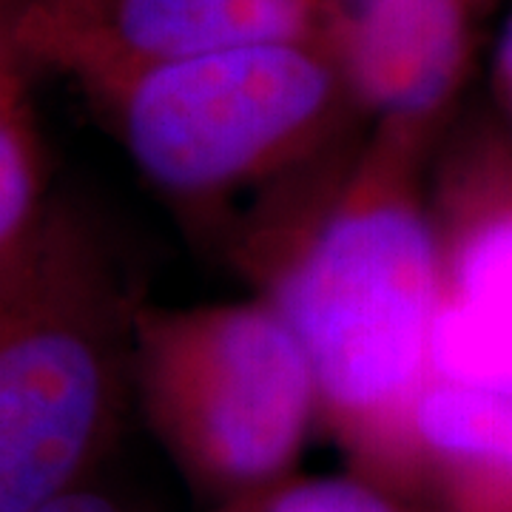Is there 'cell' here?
<instances>
[{
    "label": "cell",
    "instance_id": "obj_1",
    "mask_svg": "<svg viewBox=\"0 0 512 512\" xmlns=\"http://www.w3.org/2000/svg\"><path fill=\"white\" fill-rule=\"evenodd\" d=\"M433 128L373 123L279 185L239 256L291 325L319 416L356 473L410 495L413 416L433 382L441 254L424 163Z\"/></svg>",
    "mask_w": 512,
    "mask_h": 512
},
{
    "label": "cell",
    "instance_id": "obj_2",
    "mask_svg": "<svg viewBox=\"0 0 512 512\" xmlns=\"http://www.w3.org/2000/svg\"><path fill=\"white\" fill-rule=\"evenodd\" d=\"M143 308L89 214L52 202L0 276V512H37L89 484L134 399Z\"/></svg>",
    "mask_w": 512,
    "mask_h": 512
},
{
    "label": "cell",
    "instance_id": "obj_3",
    "mask_svg": "<svg viewBox=\"0 0 512 512\" xmlns=\"http://www.w3.org/2000/svg\"><path fill=\"white\" fill-rule=\"evenodd\" d=\"M163 197L274 191L339 148L359 103L328 40H276L128 74L86 94Z\"/></svg>",
    "mask_w": 512,
    "mask_h": 512
},
{
    "label": "cell",
    "instance_id": "obj_4",
    "mask_svg": "<svg viewBox=\"0 0 512 512\" xmlns=\"http://www.w3.org/2000/svg\"><path fill=\"white\" fill-rule=\"evenodd\" d=\"M131 370L134 399L165 453L222 504L291 478L322 427L308 353L262 296L143 305Z\"/></svg>",
    "mask_w": 512,
    "mask_h": 512
},
{
    "label": "cell",
    "instance_id": "obj_5",
    "mask_svg": "<svg viewBox=\"0 0 512 512\" xmlns=\"http://www.w3.org/2000/svg\"><path fill=\"white\" fill-rule=\"evenodd\" d=\"M325 29L328 0H23L9 18L23 66L52 69L86 94L211 52L325 40Z\"/></svg>",
    "mask_w": 512,
    "mask_h": 512
},
{
    "label": "cell",
    "instance_id": "obj_6",
    "mask_svg": "<svg viewBox=\"0 0 512 512\" xmlns=\"http://www.w3.org/2000/svg\"><path fill=\"white\" fill-rule=\"evenodd\" d=\"M430 211L441 254L433 379L512 396V148L487 128L461 137Z\"/></svg>",
    "mask_w": 512,
    "mask_h": 512
},
{
    "label": "cell",
    "instance_id": "obj_7",
    "mask_svg": "<svg viewBox=\"0 0 512 512\" xmlns=\"http://www.w3.org/2000/svg\"><path fill=\"white\" fill-rule=\"evenodd\" d=\"M495 0H328L325 40L373 123L439 131Z\"/></svg>",
    "mask_w": 512,
    "mask_h": 512
},
{
    "label": "cell",
    "instance_id": "obj_8",
    "mask_svg": "<svg viewBox=\"0 0 512 512\" xmlns=\"http://www.w3.org/2000/svg\"><path fill=\"white\" fill-rule=\"evenodd\" d=\"M410 495L436 512H512V396L427 384L413 416Z\"/></svg>",
    "mask_w": 512,
    "mask_h": 512
},
{
    "label": "cell",
    "instance_id": "obj_9",
    "mask_svg": "<svg viewBox=\"0 0 512 512\" xmlns=\"http://www.w3.org/2000/svg\"><path fill=\"white\" fill-rule=\"evenodd\" d=\"M52 202L26 92L0 97V276L29 248Z\"/></svg>",
    "mask_w": 512,
    "mask_h": 512
},
{
    "label": "cell",
    "instance_id": "obj_10",
    "mask_svg": "<svg viewBox=\"0 0 512 512\" xmlns=\"http://www.w3.org/2000/svg\"><path fill=\"white\" fill-rule=\"evenodd\" d=\"M254 512H436L413 495L382 481L350 476H291L256 495H245Z\"/></svg>",
    "mask_w": 512,
    "mask_h": 512
},
{
    "label": "cell",
    "instance_id": "obj_11",
    "mask_svg": "<svg viewBox=\"0 0 512 512\" xmlns=\"http://www.w3.org/2000/svg\"><path fill=\"white\" fill-rule=\"evenodd\" d=\"M37 512H137L131 504H128L126 498H120L117 493H111L106 487H100V484H83V487H77L72 493L60 495L57 501L52 504H46L43 510Z\"/></svg>",
    "mask_w": 512,
    "mask_h": 512
},
{
    "label": "cell",
    "instance_id": "obj_12",
    "mask_svg": "<svg viewBox=\"0 0 512 512\" xmlns=\"http://www.w3.org/2000/svg\"><path fill=\"white\" fill-rule=\"evenodd\" d=\"M15 92H26V86H23V63L15 55V46L9 40V23L0 15V97Z\"/></svg>",
    "mask_w": 512,
    "mask_h": 512
},
{
    "label": "cell",
    "instance_id": "obj_13",
    "mask_svg": "<svg viewBox=\"0 0 512 512\" xmlns=\"http://www.w3.org/2000/svg\"><path fill=\"white\" fill-rule=\"evenodd\" d=\"M495 92L501 97L504 109L512 117V18L507 20L504 32L498 37V49H495Z\"/></svg>",
    "mask_w": 512,
    "mask_h": 512
},
{
    "label": "cell",
    "instance_id": "obj_14",
    "mask_svg": "<svg viewBox=\"0 0 512 512\" xmlns=\"http://www.w3.org/2000/svg\"><path fill=\"white\" fill-rule=\"evenodd\" d=\"M217 512H254V507L245 498H237V501H225Z\"/></svg>",
    "mask_w": 512,
    "mask_h": 512
},
{
    "label": "cell",
    "instance_id": "obj_15",
    "mask_svg": "<svg viewBox=\"0 0 512 512\" xmlns=\"http://www.w3.org/2000/svg\"><path fill=\"white\" fill-rule=\"evenodd\" d=\"M20 3H23V0H0V15L6 18V23H9V18H12V12L18 9Z\"/></svg>",
    "mask_w": 512,
    "mask_h": 512
}]
</instances>
